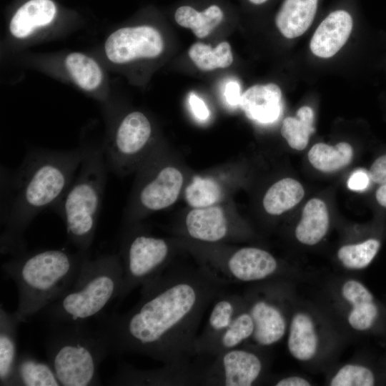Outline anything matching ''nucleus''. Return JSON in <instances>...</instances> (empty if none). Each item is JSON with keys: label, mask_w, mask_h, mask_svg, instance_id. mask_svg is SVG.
I'll return each mask as SVG.
<instances>
[{"label": "nucleus", "mask_w": 386, "mask_h": 386, "mask_svg": "<svg viewBox=\"0 0 386 386\" xmlns=\"http://www.w3.org/2000/svg\"><path fill=\"white\" fill-rule=\"evenodd\" d=\"M224 285L202 269H168L142 287L137 304L124 313L98 317L112 353H137L164 364L190 362L207 307Z\"/></svg>", "instance_id": "nucleus-1"}, {"label": "nucleus", "mask_w": 386, "mask_h": 386, "mask_svg": "<svg viewBox=\"0 0 386 386\" xmlns=\"http://www.w3.org/2000/svg\"><path fill=\"white\" fill-rule=\"evenodd\" d=\"M84 147L71 150L34 149L21 164L1 171V252L16 257L26 252L24 233L33 219L53 209L79 169Z\"/></svg>", "instance_id": "nucleus-2"}, {"label": "nucleus", "mask_w": 386, "mask_h": 386, "mask_svg": "<svg viewBox=\"0 0 386 386\" xmlns=\"http://www.w3.org/2000/svg\"><path fill=\"white\" fill-rule=\"evenodd\" d=\"M89 252L41 249L13 257L2 264L18 290L17 319L26 322L57 300L76 280Z\"/></svg>", "instance_id": "nucleus-3"}, {"label": "nucleus", "mask_w": 386, "mask_h": 386, "mask_svg": "<svg viewBox=\"0 0 386 386\" xmlns=\"http://www.w3.org/2000/svg\"><path fill=\"white\" fill-rule=\"evenodd\" d=\"M123 270L119 254L85 257L71 287L44 310L51 322L79 323L98 317L118 298Z\"/></svg>", "instance_id": "nucleus-4"}, {"label": "nucleus", "mask_w": 386, "mask_h": 386, "mask_svg": "<svg viewBox=\"0 0 386 386\" xmlns=\"http://www.w3.org/2000/svg\"><path fill=\"white\" fill-rule=\"evenodd\" d=\"M45 350L48 362L64 386L101 385L99 367L112 353L104 332L99 327H89L86 322H52Z\"/></svg>", "instance_id": "nucleus-5"}, {"label": "nucleus", "mask_w": 386, "mask_h": 386, "mask_svg": "<svg viewBox=\"0 0 386 386\" xmlns=\"http://www.w3.org/2000/svg\"><path fill=\"white\" fill-rule=\"evenodd\" d=\"M109 171L102 147H84V155L61 199L52 209L64 222L69 241L89 252L94 241Z\"/></svg>", "instance_id": "nucleus-6"}, {"label": "nucleus", "mask_w": 386, "mask_h": 386, "mask_svg": "<svg viewBox=\"0 0 386 386\" xmlns=\"http://www.w3.org/2000/svg\"><path fill=\"white\" fill-rule=\"evenodd\" d=\"M171 252L170 243L163 238L143 232H133L124 237L119 254L123 279L118 299L123 300L134 288L164 272Z\"/></svg>", "instance_id": "nucleus-7"}, {"label": "nucleus", "mask_w": 386, "mask_h": 386, "mask_svg": "<svg viewBox=\"0 0 386 386\" xmlns=\"http://www.w3.org/2000/svg\"><path fill=\"white\" fill-rule=\"evenodd\" d=\"M152 135V124L142 112L134 111L123 117L102 147L109 171L123 174L129 170L148 147Z\"/></svg>", "instance_id": "nucleus-8"}, {"label": "nucleus", "mask_w": 386, "mask_h": 386, "mask_svg": "<svg viewBox=\"0 0 386 386\" xmlns=\"http://www.w3.org/2000/svg\"><path fill=\"white\" fill-rule=\"evenodd\" d=\"M263 367L257 353L239 346L214 357L203 367L200 385L250 386L261 377Z\"/></svg>", "instance_id": "nucleus-9"}, {"label": "nucleus", "mask_w": 386, "mask_h": 386, "mask_svg": "<svg viewBox=\"0 0 386 386\" xmlns=\"http://www.w3.org/2000/svg\"><path fill=\"white\" fill-rule=\"evenodd\" d=\"M164 47L159 31L149 26L124 27L112 33L104 44L107 57L114 64L159 56Z\"/></svg>", "instance_id": "nucleus-10"}, {"label": "nucleus", "mask_w": 386, "mask_h": 386, "mask_svg": "<svg viewBox=\"0 0 386 386\" xmlns=\"http://www.w3.org/2000/svg\"><path fill=\"white\" fill-rule=\"evenodd\" d=\"M203 367L185 362L139 370L122 362L109 382L116 385H200Z\"/></svg>", "instance_id": "nucleus-11"}, {"label": "nucleus", "mask_w": 386, "mask_h": 386, "mask_svg": "<svg viewBox=\"0 0 386 386\" xmlns=\"http://www.w3.org/2000/svg\"><path fill=\"white\" fill-rule=\"evenodd\" d=\"M141 184L136 195L138 212L162 210L177 199L183 184L181 172L172 166L162 167Z\"/></svg>", "instance_id": "nucleus-12"}, {"label": "nucleus", "mask_w": 386, "mask_h": 386, "mask_svg": "<svg viewBox=\"0 0 386 386\" xmlns=\"http://www.w3.org/2000/svg\"><path fill=\"white\" fill-rule=\"evenodd\" d=\"M243 297L245 307L254 322L252 340L262 347L279 341L286 331V320L281 308L267 297Z\"/></svg>", "instance_id": "nucleus-13"}, {"label": "nucleus", "mask_w": 386, "mask_h": 386, "mask_svg": "<svg viewBox=\"0 0 386 386\" xmlns=\"http://www.w3.org/2000/svg\"><path fill=\"white\" fill-rule=\"evenodd\" d=\"M352 26L350 13L341 9L332 11L315 30L310 44L311 51L321 58L333 56L349 39Z\"/></svg>", "instance_id": "nucleus-14"}, {"label": "nucleus", "mask_w": 386, "mask_h": 386, "mask_svg": "<svg viewBox=\"0 0 386 386\" xmlns=\"http://www.w3.org/2000/svg\"><path fill=\"white\" fill-rule=\"evenodd\" d=\"M239 106L249 119L272 124L282 113L281 89L274 83L252 86L242 94Z\"/></svg>", "instance_id": "nucleus-15"}, {"label": "nucleus", "mask_w": 386, "mask_h": 386, "mask_svg": "<svg viewBox=\"0 0 386 386\" xmlns=\"http://www.w3.org/2000/svg\"><path fill=\"white\" fill-rule=\"evenodd\" d=\"M185 231L192 238L202 243H217L231 234L229 222L219 206L194 208L185 219Z\"/></svg>", "instance_id": "nucleus-16"}, {"label": "nucleus", "mask_w": 386, "mask_h": 386, "mask_svg": "<svg viewBox=\"0 0 386 386\" xmlns=\"http://www.w3.org/2000/svg\"><path fill=\"white\" fill-rule=\"evenodd\" d=\"M244 307L243 297L224 292L219 295L213 301L204 329L196 338L194 345L196 355H199L203 348L223 332Z\"/></svg>", "instance_id": "nucleus-17"}, {"label": "nucleus", "mask_w": 386, "mask_h": 386, "mask_svg": "<svg viewBox=\"0 0 386 386\" xmlns=\"http://www.w3.org/2000/svg\"><path fill=\"white\" fill-rule=\"evenodd\" d=\"M342 295L352 305L348 316L350 326L358 331L370 330L380 315L379 307L372 292L361 282L352 279L343 284Z\"/></svg>", "instance_id": "nucleus-18"}, {"label": "nucleus", "mask_w": 386, "mask_h": 386, "mask_svg": "<svg viewBox=\"0 0 386 386\" xmlns=\"http://www.w3.org/2000/svg\"><path fill=\"white\" fill-rule=\"evenodd\" d=\"M318 0H284L275 17L280 33L287 39L303 34L312 24Z\"/></svg>", "instance_id": "nucleus-19"}, {"label": "nucleus", "mask_w": 386, "mask_h": 386, "mask_svg": "<svg viewBox=\"0 0 386 386\" xmlns=\"http://www.w3.org/2000/svg\"><path fill=\"white\" fill-rule=\"evenodd\" d=\"M56 7L51 0H29L13 16L9 29L18 39L26 38L38 28L49 24L55 18Z\"/></svg>", "instance_id": "nucleus-20"}, {"label": "nucleus", "mask_w": 386, "mask_h": 386, "mask_svg": "<svg viewBox=\"0 0 386 386\" xmlns=\"http://www.w3.org/2000/svg\"><path fill=\"white\" fill-rule=\"evenodd\" d=\"M21 322L15 314L0 307V385H13L18 359L17 329Z\"/></svg>", "instance_id": "nucleus-21"}, {"label": "nucleus", "mask_w": 386, "mask_h": 386, "mask_svg": "<svg viewBox=\"0 0 386 386\" xmlns=\"http://www.w3.org/2000/svg\"><path fill=\"white\" fill-rule=\"evenodd\" d=\"M253 332L254 322L245 307L223 332L203 348L199 355L215 357L239 347L252 338Z\"/></svg>", "instance_id": "nucleus-22"}, {"label": "nucleus", "mask_w": 386, "mask_h": 386, "mask_svg": "<svg viewBox=\"0 0 386 386\" xmlns=\"http://www.w3.org/2000/svg\"><path fill=\"white\" fill-rule=\"evenodd\" d=\"M329 222L326 204L320 199H311L305 204L301 219L296 227V238L302 244L314 245L325 236Z\"/></svg>", "instance_id": "nucleus-23"}, {"label": "nucleus", "mask_w": 386, "mask_h": 386, "mask_svg": "<svg viewBox=\"0 0 386 386\" xmlns=\"http://www.w3.org/2000/svg\"><path fill=\"white\" fill-rule=\"evenodd\" d=\"M318 338L311 317L305 313L296 314L292 320L287 346L290 354L301 361L311 360L316 354Z\"/></svg>", "instance_id": "nucleus-24"}, {"label": "nucleus", "mask_w": 386, "mask_h": 386, "mask_svg": "<svg viewBox=\"0 0 386 386\" xmlns=\"http://www.w3.org/2000/svg\"><path fill=\"white\" fill-rule=\"evenodd\" d=\"M13 385L59 386L61 383L48 361L24 352L18 356Z\"/></svg>", "instance_id": "nucleus-25"}, {"label": "nucleus", "mask_w": 386, "mask_h": 386, "mask_svg": "<svg viewBox=\"0 0 386 386\" xmlns=\"http://www.w3.org/2000/svg\"><path fill=\"white\" fill-rule=\"evenodd\" d=\"M302 185L292 178H284L272 184L263 198L265 211L272 215H279L292 209L302 199Z\"/></svg>", "instance_id": "nucleus-26"}, {"label": "nucleus", "mask_w": 386, "mask_h": 386, "mask_svg": "<svg viewBox=\"0 0 386 386\" xmlns=\"http://www.w3.org/2000/svg\"><path fill=\"white\" fill-rule=\"evenodd\" d=\"M223 16L222 10L217 5H212L201 12L192 6H182L174 14L176 22L192 29L199 38L208 36L221 23Z\"/></svg>", "instance_id": "nucleus-27"}, {"label": "nucleus", "mask_w": 386, "mask_h": 386, "mask_svg": "<svg viewBox=\"0 0 386 386\" xmlns=\"http://www.w3.org/2000/svg\"><path fill=\"white\" fill-rule=\"evenodd\" d=\"M352 157V148L347 142H340L334 147L317 143L308 152L310 162L315 169L323 172L340 170L350 163Z\"/></svg>", "instance_id": "nucleus-28"}, {"label": "nucleus", "mask_w": 386, "mask_h": 386, "mask_svg": "<svg viewBox=\"0 0 386 386\" xmlns=\"http://www.w3.org/2000/svg\"><path fill=\"white\" fill-rule=\"evenodd\" d=\"M314 119L312 108L304 106L297 110L296 117H288L283 120L281 134L291 148L302 150L307 147L315 132Z\"/></svg>", "instance_id": "nucleus-29"}, {"label": "nucleus", "mask_w": 386, "mask_h": 386, "mask_svg": "<svg viewBox=\"0 0 386 386\" xmlns=\"http://www.w3.org/2000/svg\"><path fill=\"white\" fill-rule=\"evenodd\" d=\"M65 66L73 80L82 89L91 91L100 85L102 71L91 57L79 52H73L66 57Z\"/></svg>", "instance_id": "nucleus-30"}, {"label": "nucleus", "mask_w": 386, "mask_h": 386, "mask_svg": "<svg viewBox=\"0 0 386 386\" xmlns=\"http://www.w3.org/2000/svg\"><path fill=\"white\" fill-rule=\"evenodd\" d=\"M188 54L197 67L202 71L227 68L233 62L231 46L227 41L220 42L214 48L197 42L190 46Z\"/></svg>", "instance_id": "nucleus-31"}, {"label": "nucleus", "mask_w": 386, "mask_h": 386, "mask_svg": "<svg viewBox=\"0 0 386 386\" xmlns=\"http://www.w3.org/2000/svg\"><path fill=\"white\" fill-rule=\"evenodd\" d=\"M380 246L379 239L370 238L360 243L342 246L337 252V257L347 268L361 269L372 262Z\"/></svg>", "instance_id": "nucleus-32"}, {"label": "nucleus", "mask_w": 386, "mask_h": 386, "mask_svg": "<svg viewBox=\"0 0 386 386\" xmlns=\"http://www.w3.org/2000/svg\"><path fill=\"white\" fill-rule=\"evenodd\" d=\"M184 197L188 204L193 208L207 207L221 199L222 189L213 179L197 176L186 188Z\"/></svg>", "instance_id": "nucleus-33"}, {"label": "nucleus", "mask_w": 386, "mask_h": 386, "mask_svg": "<svg viewBox=\"0 0 386 386\" xmlns=\"http://www.w3.org/2000/svg\"><path fill=\"white\" fill-rule=\"evenodd\" d=\"M375 383V376L370 368L358 365H347L333 377L330 385L372 386Z\"/></svg>", "instance_id": "nucleus-34"}, {"label": "nucleus", "mask_w": 386, "mask_h": 386, "mask_svg": "<svg viewBox=\"0 0 386 386\" xmlns=\"http://www.w3.org/2000/svg\"><path fill=\"white\" fill-rule=\"evenodd\" d=\"M369 175L374 183L380 185L386 182V154L379 157L373 162Z\"/></svg>", "instance_id": "nucleus-35"}, {"label": "nucleus", "mask_w": 386, "mask_h": 386, "mask_svg": "<svg viewBox=\"0 0 386 386\" xmlns=\"http://www.w3.org/2000/svg\"><path fill=\"white\" fill-rule=\"evenodd\" d=\"M370 177L369 172L363 169L355 171L349 178L347 186L349 189L355 191H362L367 188Z\"/></svg>", "instance_id": "nucleus-36"}, {"label": "nucleus", "mask_w": 386, "mask_h": 386, "mask_svg": "<svg viewBox=\"0 0 386 386\" xmlns=\"http://www.w3.org/2000/svg\"><path fill=\"white\" fill-rule=\"evenodd\" d=\"M189 104L194 115L198 119L204 121L209 117L210 112L205 102L194 93L189 96Z\"/></svg>", "instance_id": "nucleus-37"}, {"label": "nucleus", "mask_w": 386, "mask_h": 386, "mask_svg": "<svg viewBox=\"0 0 386 386\" xmlns=\"http://www.w3.org/2000/svg\"><path fill=\"white\" fill-rule=\"evenodd\" d=\"M224 95L229 105L239 106L242 96L239 84L236 81H229L225 86Z\"/></svg>", "instance_id": "nucleus-38"}, {"label": "nucleus", "mask_w": 386, "mask_h": 386, "mask_svg": "<svg viewBox=\"0 0 386 386\" xmlns=\"http://www.w3.org/2000/svg\"><path fill=\"white\" fill-rule=\"evenodd\" d=\"M277 386H308L310 382L305 379L300 377H287L277 381L275 384Z\"/></svg>", "instance_id": "nucleus-39"}, {"label": "nucleus", "mask_w": 386, "mask_h": 386, "mask_svg": "<svg viewBox=\"0 0 386 386\" xmlns=\"http://www.w3.org/2000/svg\"><path fill=\"white\" fill-rule=\"evenodd\" d=\"M375 198L380 205L386 208V182L380 184L377 189Z\"/></svg>", "instance_id": "nucleus-40"}, {"label": "nucleus", "mask_w": 386, "mask_h": 386, "mask_svg": "<svg viewBox=\"0 0 386 386\" xmlns=\"http://www.w3.org/2000/svg\"><path fill=\"white\" fill-rule=\"evenodd\" d=\"M249 1L254 4L259 5V4H262L264 3L267 0H249Z\"/></svg>", "instance_id": "nucleus-41"}]
</instances>
